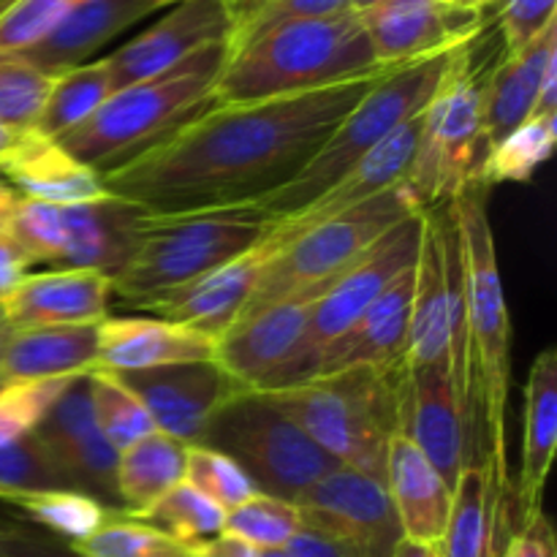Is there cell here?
Here are the masks:
<instances>
[{"instance_id":"obj_12","label":"cell","mask_w":557,"mask_h":557,"mask_svg":"<svg viewBox=\"0 0 557 557\" xmlns=\"http://www.w3.org/2000/svg\"><path fill=\"white\" fill-rule=\"evenodd\" d=\"M422 228L424 212H417V215L397 223L362 259L354 261L346 272H341L313 299L308 332H305L302 348H299L297 364H294L292 386L313 379L332 343L341 341L362 319L364 310L384 294V288L406 267H411L417 261L419 243H422Z\"/></svg>"},{"instance_id":"obj_43","label":"cell","mask_w":557,"mask_h":557,"mask_svg":"<svg viewBox=\"0 0 557 557\" xmlns=\"http://www.w3.org/2000/svg\"><path fill=\"white\" fill-rule=\"evenodd\" d=\"M47 490H74L52 460L36 433L0 449V500L11 504L16 495L47 493Z\"/></svg>"},{"instance_id":"obj_10","label":"cell","mask_w":557,"mask_h":557,"mask_svg":"<svg viewBox=\"0 0 557 557\" xmlns=\"http://www.w3.org/2000/svg\"><path fill=\"white\" fill-rule=\"evenodd\" d=\"M196 446L223 451L259 493L292 504L341 466L264 392H234L212 413Z\"/></svg>"},{"instance_id":"obj_47","label":"cell","mask_w":557,"mask_h":557,"mask_svg":"<svg viewBox=\"0 0 557 557\" xmlns=\"http://www.w3.org/2000/svg\"><path fill=\"white\" fill-rule=\"evenodd\" d=\"M557 0H500L498 33L504 41V54L525 49L533 38L542 36L555 16Z\"/></svg>"},{"instance_id":"obj_29","label":"cell","mask_w":557,"mask_h":557,"mask_svg":"<svg viewBox=\"0 0 557 557\" xmlns=\"http://www.w3.org/2000/svg\"><path fill=\"white\" fill-rule=\"evenodd\" d=\"M557 58V20L525 49L500 54L484 92V134L487 147L498 145L517 125L525 123L536 107L544 71ZM490 152V150H487Z\"/></svg>"},{"instance_id":"obj_61","label":"cell","mask_w":557,"mask_h":557,"mask_svg":"<svg viewBox=\"0 0 557 557\" xmlns=\"http://www.w3.org/2000/svg\"><path fill=\"white\" fill-rule=\"evenodd\" d=\"M11 3H14V0H0V14H3V11H5V9H9V5H11Z\"/></svg>"},{"instance_id":"obj_58","label":"cell","mask_w":557,"mask_h":557,"mask_svg":"<svg viewBox=\"0 0 557 557\" xmlns=\"http://www.w3.org/2000/svg\"><path fill=\"white\" fill-rule=\"evenodd\" d=\"M444 3H455V5H462V9H476V11L487 9L484 0H444Z\"/></svg>"},{"instance_id":"obj_40","label":"cell","mask_w":557,"mask_h":557,"mask_svg":"<svg viewBox=\"0 0 557 557\" xmlns=\"http://www.w3.org/2000/svg\"><path fill=\"white\" fill-rule=\"evenodd\" d=\"M71 547L82 557H190L188 547L123 509L114 511L92 536Z\"/></svg>"},{"instance_id":"obj_46","label":"cell","mask_w":557,"mask_h":557,"mask_svg":"<svg viewBox=\"0 0 557 557\" xmlns=\"http://www.w3.org/2000/svg\"><path fill=\"white\" fill-rule=\"evenodd\" d=\"M85 0H14L0 14V54H16L47 38Z\"/></svg>"},{"instance_id":"obj_39","label":"cell","mask_w":557,"mask_h":557,"mask_svg":"<svg viewBox=\"0 0 557 557\" xmlns=\"http://www.w3.org/2000/svg\"><path fill=\"white\" fill-rule=\"evenodd\" d=\"M87 381H90L92 417H96L103 438L114 449L125 451L145 435L156 433V424H152L147 408L141 406L139 397L117 375L107 373V370H96V373L87 375Z\"/></svg>"},{"instance_id":"obj_9","label":"cell","mask_w":557,"mask_h":557,"mask_svg":"<svg viewBox=\"0 0 557 557\" xmlns=\"http://www.w3.org/2000/svg\"><path fill=\"white\" fill-rule=\"evenodd\" d=\"M417 212L424 210L417 205L408 185L397 183L395 188L373 196L364 205L310 223L292 237L267 239L270 256L261 267L243 315L270 308L281 299H315L384 234Z\"/></svg>"},{"instance_id":"obj_17","label":"cell","mask_w":557,"mask_h":557,"mask_svg":"<svg viewBox=\"0 0 557 557\" xmlns=\"http://www.w3.org/2000/svg\"><path fill=\"white\" fill-rule=\"evenodd\" d=\"M359 20L381 65H403L455 49L484 30V11L444 0H386Z\"/></svg>"},{"instance_id":"obj_27","label":"cell","mask_w":557,"mask_h":557,"mask_svg":"<svg viewBox=\"0 0 557 557\" xmlns=\"http://www.w3.org/2000/svg\"><path fill=\"white\" fill-rule=\"evenodd\" d=\"M152 11H158L156 0H85L47 38L16 54L44 74L58 76L85 65L87 58L103 44L150 16Z\"/></svg>"},{"instance_id":"obj_14","label":"cell","mask_w":557,"mask_h":557,"mask_svg":"<svg viewBox=\"0 0 557 557\" xmlns=\"http://www.w3.org/2000/svg\"><path fill=\"white\" fill-rule=\"evenodd\" d=\"M302 522L346 539L362 557H392L403 542L384 479L337 466L297 500Z\"/></svg>"},{"instance_id":"obj_55","label":"cell","mask_w":557,"mask_h":557,"mask_svg":"<svg viewBox=\"0 0 557 557\" xmlns=\"http://www.w3.org/2000/svg\"><path fill=\"white\" fill-rule=\"evenodd\" d=\"M16 141H20V134H14V131H9L5 125H0V161L14 150Z\"/></svg>"},{"instance_id":"obj_62","label":"cell","mask_w":557,"mask_h":557,"mask_svg":"<svg viewBox=\"0 0 557 557\" xmlns=\"http://www.w3.org/2000/svg\"><path fill=\"white\" fill-rule=\"evenodd\" d=\"M490 3H500V0H484V5H490Z\"/></svg>"},{"instance_id":"obj_25","label":"cell","mask_w":557,"mask_h":557,"mask_svg":"<svg viewBox=\"0 0 557 557\" xmlns=\"http://www.w3.org/2000/svg\"><path fill=\"white\" fill-rule=\"evenodd\" d=\"M384 484L403 536L438 547L449 520L451 487L406 433H395L386 444Z\"/></svg>"},{"instance_id":"obj_50","label":"cell","mask_w":557,"mask_h":557,"mask_svg":"<svg viewBox=\"0 0 557 557\" xmlns=\"http://www.w3.org/2000/svg\"><path fill=\"white\" fill-rule=\"evenodd\" d=\"M283 549L292 557H362L346 539L308 525V522H302V528L294 533L292 542Z\"/></svg>"},{"instance_id":"obj_44","label":"cell","mask_w":557,"mask_h":557,"mask_svg":"<svg viewBox=\"0 0 557 557\" xmlns=\"http://www.w3.org/2000/svg\"><path fill=\"white\" fill-rule=\"evenodd\" d=\"M185 484L215 500L223 511L237 509L239 504L259 493L248 473L232 457L210 449V446H188L185 449Z\"/></svg>"},{"instance_id":"obj_64","label":"cell","mask_w":557,"mask_h":557,"mask_svg":"<svg viewBox=\"0 0 557 557\" xmlns=\"http://www.w3.org/2000/svg\"><path fill=\"white\" fill-rule=\"evenodd\" d=\"M226 3H228V0H226Z\"/></svg>"},{"instance_id":"obj_6","label":"cell","mask_w":557,"mask_h":557,"mask_svg":"<svg viewBox=\"0 0 557 557\" xmlns=\"http://www.w3.org/2000/svg\"><path fill=\"white\" fill-rule=\"evenodd\" d=\"M275 232V221L256 207L207 210L190 215L145 218V237L128 264L114 275L112 297L145 310L174 288L259 248Z\"/></svg>"},{"instance_id":"obj_3","label":"cell","mask_w":557,"mask_h":557,"mask_svg":"<svg viewBox=\"0 0 557 557\" xmlns=\"http://www.w3.org/2000/svg\"><path fill=\"white\" fill-rule=\"evenodd\" d=\"M226 58V41L207 44L174 69L114 90L58 145L101 177L117 172L212 107V87Z\"/></svg>"},{"instance_id":"obj_20","label":"cell","mask_w":557,"mask_h":557,"mask_svg":"<svg viewBox=\"0 0 557 557\" xmlns=\"http://www.w3.org/2000/svg\"><path fill=\"white\" fill-rule=\"evenodd\" d=\"M400 433L417 444V449L455 490L457 476L468 462V441L446 364L408 370Z\"/></svg>"},{"instance_id":"obj_59","label":"cell","mask_w":557,"mask_h":557,"mask_svg":"<svg viewBox=\"0 0 557 557\" xmlns=\"http://www.w3.org/2000/svg\"><path fill=\"white\" fill-rule=\"evenodd\" d=\"M261 557H292L286 549H261Z\"/></svg>"},{"instance_id":"obj_52","label":"cell","mask_w":557,"mask_h":557,"mask_svg":"<svg viewBox=\"0 0 557 557\" xmlns=\"http://www.w3.org/2000/svg\"><path fill=\"white\" fill-rule=\"evenodd\" d=\"M190 557H261V549L250 547L243 539L221 533V536L210 539L199 547H190Z\"/></svg>"},{"instance_id":"obj_31","label":"cell","mask_w":557,"mask_h":557,"mask_svg":"<svg viewBox=\"0 0 557 557\" xmlns=\"http://www.w3.org/2000/svg\"><path fill=\"white\" fill-rule=\"evenodd\" d=\"M446 364L449 368V315H446V275L441 234L433 215L424 210L422 243L413 275L411 330H408L406 370Z\"/></svg>"},{"instance_id":"obj_21","label":"cell","mask_w":557,"mask_h":557,"mask_svg":"<svg viewBox=\"0 0 557 557\" xmlns=\"http://www.w3.org/2000/svg\"><path fill=\"white\" fill-rule=\"evenodd\" d=\"M112 308V277L96 270H49L27 275L3 305L11 330L101 324Z\"/></svg>"},{"instance_id":"obj_63","label":"cell","mask_w":557,"mask_h":557,"mask_svg":"<svg viewBox=\"0 0 557 557\" xmlns=\"http://www.w3.org/2000/svg\"><path fill=\"white\" fill-rule=\"evenodd\" d=\"M3 384H5V381H3V379H0V386H3Z\"/></svg>"},{"instance_id":"obj_1","label":"cell","mask_w":557,"mask_h":557,"mask_svg":"<svg viewBox=\"0 0 557 557\" xmlns=\"http://www.w3.org/2000/svg\"><path fill=\"white\" fill-rule=\"evenodd\" d=\"M386 71L324 90L210 107L107 174L103 185L152 218L256 207L308 166Z\"/></svg>"},{"instance_id":"obj_34","label":"cell","mask_w":557,"mask_h":557,"mask_svg":"<svg viewBox=\"0 0 557 557\" xmlns=\"http://www.w3.org/2000/svg\"><path fill=\"white\" fill-rule=\"evenodd\" d=\"M112 92V76H109L103 58L96 63L63 71V74L54 76L41 120H38L33 134L58 141L60 136L71 134L82 123H87Z\"/></svg>"},{"instance_id":"obj_24","label":"cell","mask_w":557,"mask_h":557,"mask_svg":"<svg viewBox=\"0 0 557 557\" xmlns=\"http://www.w3.org/2000/svg\"><path fill=\"white\" fill-rule=\"evenodd\" d=\"M98 351L107 373L215 362V337L163 319H103L98 324Z\"/></svg>"},{"instance_id":"obj_49","label":"cell","mask_w":557,"mask_h":557,"mask_svg":"<svg viewBox=\"0 0 557 557\" xmlns=\"http://www.w3.org/2000/svg\"><path fill=\"white\" fill-rule=\"evenodd\" d=\"M506 557H557L555 533L542 509L520 522L506 544Z\"/></svg>"},{"instance_id":"obj_15","label":"cell","mask_w":557,"mask_h":557,"mask_svg":"<svg viewBox=\"0 0 557 557\" xmlns=\"http://www.w3.org/2000/svg\"><path fill=\"white\" fill-rule=\"evenodd\" d=\"M114 375L139 397L158 433H166L185 446L201 444L212 413L239 392L218 362L172 364Z\"/></svg>"},{"instance_id":"obj_32","label":"cell","mask_w":557,"mask_h":557,"mask_svg":"<svg viewBox=\"0 0 557 557\" xmlns=\"http://www.w3.org/2000/svg\"><path fill=\"white\" fill-rule=\"evenodd\" d=\"M185 449L166 433H150L117 457L114 490L125 515L141 517L172 487L185 482Z\"/></svg>"},{"instance_id":"obj_57","label":"cell","mask_w":557,"mask_h":557,"mask_svg":"<svg viewBox=\"0 0 557 557\" xmlns=\"http://www.w3.org/2000/svg\"><path fill=\"white\" fill-rule=\"evenodd\" d=\"M9 337H11V326L5 324L3 310H0V359H3V351H5V343H9Z\"/></svg>"},{"instance_id":"obj_11","label":"cell","mask_w":557,"mask_h":557,"mask_svg":"<svg viewBox=\"0 0 557 557\" xmlns=\"http://www.w3.org/2000/svg\"><path fill=\"white\" fill-rule=\"evenodd\" d=\"M147 212L123 196L71 207L20 199L9 234L30 264L52 270H96L117 275L145 237Z\"/></svg>"},{"instance_id":"obj_51","label":"cell","mask_w":557,"mask_h":557,"mask_svg":"<svg viewBox=\"0 0 557 557\" xmlns=\"http://www.w3.org/2000/svg\"><path fill=\"white\" fill-rule=\"evenodd\" d=\"M27 267H30V259L16 248L14 239H11L9 234H0V308L9 302L11 294H14L16 288L22 286V281L30 275Z\"/></svg>"},{"instance_id":"obj_60","label":"cell","mask_w":557,"mask_h":557,"mask_svg":"<svg viewBox=\"0 0 557 557\" xmlns=\"http://www.w3.org/2000/svg\"><path fill=\"white\" fill-rule=\"evenodd\" d=\"M156 3H158V9H172V5L185 3V0H156Z\"/></svg>"},{"instance_id":"obj_30","label":"cell","mask_w":557,"mask_h":557,"mask_svg":"<svg viewBox=\"0 0 557 557\" xmlns=\"http://www.w3.org/2000/svg\"><path fill=\"white\" fill-rule=\"evenodd\" d=\"M555 444L557 351L549 346L533 359L525 384V435H522V468L520 482H517V506H520L522 520L542 509V495L549 468H553Z\"/></svg>"},{"instance_id":"obj_22","label":"cell","mask_w":557,"mask_h":557,"mask_svg":"<svg viewBox=\"0 0 557 557\" xmlns=\"http://www.w3.org/2000/svg\"><path fill=\"white\" fill-rule=\"evenodd\" d=\"M424 109L417 117H411L408 123H403L400 128L392 131V134L386 136L381 145H375L362 161L354 163V166L348 169L326 194H321L308 210L288 218V221L275 223V232L270 234V239L292 237V234L310 226V223H319L324 221V218L354 210V207L364 205V201L373 199V196L384 194V190L403 183V180L408 177V172H411L413 158H417L419 136H422L424 125Z\"/></svg>"},{"instance_id":"obj_26","label":"cell","mask_w":557,"mask_h":557,"mask_svg":"<svg viewBox=\"0 0 557 557\" xmlns=\"http://www.w3.org/2000/svg\"><path fill=\"white\" fill-rule=\"evenodd\" d=\"M0 174L20 199L71 207L109 196L101 174L76 161L54 139L22 134L14 150L0 161Z\"/></svg>"},{"instance_id":"obj_4","label":"cell","mask_w":557,"mask_h":557,"mask_svg":"<svg viewBox=\"0 0 557 557\" xmlns=\"http://www.w3.org/2000/svg\"><path fill=\"white\" fill-rule=\"evenodd\" d=\"M406 362L315 375L267 392L343 468L384 479L386 444L403 428Z\"/></svg>"},{"instance_id":"obj_19","label":"cell","mask_w":557,"mask_h":557,"mask_svg":"<svg viewBox=\"0 0 557 557\" xmlns=\"http://www.w3.org/2000/svg\"><path fill=\"white\" fill-rule=\"evenodd\" d=\"M267 256H270V245L261 243L259 248L248 250L239 259L196 277L188 286L163 294L161 299L147 305L145 313L218 341L248 308Z\"/></svg>"},{"instance_id":"obj_36","label":"cell","mask_w":557,"mask_h":557,"mask_svg":"<svg viewBox=\"0 0 557 557\" xmlns=\"http://www.w3.org/2000/svg\"><path fill=\"white\" fill-rule=\"evenodd\" d=\"M11 506L25 511L30 522L69 544L85 542L117 509L101 504L79 490H47V493L16 495Z\"/></svg>"},{"instance_id":"obj_42","label":"cell","mask_w":557,"mask_h":557,"mask_svg":"<svg viewBox=\"0 0 557 557\" xmlns=\"http://www.w3.org/2000/svg\"><path fill=\"white\" fill-rule=\"evenodd\" d=\"M299 528H302L299 506L264 493H256L237 509L226 511L223 522V533L243 539L256 549H283Z\"/></svg>"},{"instance_id":"obj_45","label":"cell","mask_w":557,"mask_h":557,"mask_svg":"<svg viewBox=\"0 0 557 557\" xmlns=\"http://www.w3.org/2000/svg\"><path fill=\"white\" fill-rule=\"evenodd\" d=\"M71 381L74 379L25 381V384L0 386V449L30 435Z\"/></svg>"},{"instance_id":"obj_7","label":"cell","mask_w":557,"mask_h":557,"mask_svg":"<svg viewBox=\"0 0 557 557\" xmlns=\"http://www.w3.org/2000/svg\"><path fill=\"white\" fill-rule=\"evenodd\" d=\"M455 49H444V52L428 54V58L411 60V63L395 65V69L386 71L370 87L368 96L332 131V136L321 145V150L310 158L308 166L292 183H286L281 190L259 201L256 210L264 212L275 223H283L308 210L354 163L362 161L392 131H397L403 123L417 117L428 107L433 92L438 90L441 79H444L446 65H449Z\"/></svg>"},{"instance_id":"obj_18","label":"cell","mask_w":557,"mask_h":557,"mask_svg":"<svg viewBox=\"0 0 557 557\" xmlns=\"http://www.w3.org/2000/svg\"><path fill=\"white\" fill-rule=\"evenodd\" d=\"M228 27L232 20L226 0H185L172 5V11L150 30L103 58L112 76V90L152 79L207 44L226 41Z\"/></svg>"},{"instance_id":"obj_23","label":"cell","mask_w":557,"mask_h":557,"mask_svg":"<svg viewBox=\"0 0 557 557\" xmlns=\"http://www.w3.org/2000/svg\"><path fill=\"white\" fill-rule=\"evenodd\" d=\"M413 275L417 261L400 272L362 319L330 346L315 375L341 373L354 368H395L406 362L408 330L413 308ZM313 375V379H315Z\"/></svg>"},{"instance_id":"obj_13","label":"cell","mask_w":557,"mask_h":557,"mask_svg":"<svg viewBox=\"0 0 557 557\" xmlns=\"http://www.w3.org/2000/svg\"><path fill=\"white\" fill-rule=\"evenodd\" d=\"M313 299H281L234 321L215 341V362L245 392L292 386Z\"/></svg>"},{"instance_id":"obj_38","label":"cell","mask_w":557,"mask_h":557,"mask_svg":"<svg viewBox=\"0 0 557 557\" xmlns=\"http://www.w3.org/2000/svg\"><path fill=\"white\" fill-rule=\"evenodd\" d=\"M136 520H145L180 542L183 547H199V544L210 542V539L221 536L223 522H226V511L194 490L190 484L180 482L177 487L169 490L158 504H152Z\"/></svg>"},{"instance_id":"obj_5","label":"cell","mask_w":557,"mask_h":557,"mask_svg":"<svg viewBox=\"0 0 557 557\" xmlns=\"http://www.w3.org/2000/svg\"><path fill=\"white\" fill-rule=\"evenodd\" d=\"M457 226L462 239L468 283V326H471V357L476 375L479 406L484 413L487 438V468L493 490L506 495L509 490V462H506V403H509V310H506L504 283L498 270L493 223H490V185L482 180L468 183L455 196Z\"/></svg>"},{"instance_id":"obj_41","label":"cell","mask_w":557,"mask_h":557,"mask_svg":"<svg viewBox=\"0 0 557 557\" xmlns=\"http://www.w3.org/2000/svg\"><path fill=\"white\" fill-rule=\"evenodd\" d=\"M54 76L27 63L20 54H0V125L14 134H33Z\"/></svg>"},{"instance_id":"obj_33","label":"cell","mask_w":557,"mask_h":557,"mask_svg":"<svg viewBox=\"0 0 557 557\" xmlns=\"http://www.w3.org/2000/svg\"><path fill=\"white\" fill-rule=\"evenodd\" d=\"M498 495L493 490L487 462H466L451 490V509L446 531L435 555L438 557H490L498 515Z\"/></svg>"},{"instance_id":"obj_28","label":"cell","mask_w":557,"mask_h":557,"mask_svg":"<svg viewBox=\"0 0 557 557\" xmlns=\"http://www.w3.org/2000/svg\"><path fill=\"white\" fill-rule=\"evenodd\" d=\"M101 368L98 351V324L36 326L11 330L0 359V379L5 384L25 381L76 379Z\"/></svg>"},{"instance_id":"obj_48","label":"cell","mask_w":557,"mask_h":557,"mask_svg":"<svg viewBox=\"0 0 557 557\" xmlns=\"http://www.w3.org/2000/svg\"><path fill=\"white\" fill-rule=\"evenodd\" d=\"M0 557H82L63 539L27 522L0 525Z\"/></svg>"},{"instance_id":"obj_2","label":"cell","mask_w":557,"mask_h":557,"mask_svg":"<svg viewBox=\"0 0 557 557\" xmlns=\"http://www.w3.org/2000/svg\"><path fill=\"white\" fill-rule=\"evenodd\" d=\"M386 69L392 65L375 60L362 20L354 11L292 22L226 58L212 87V107L324 90Z\"/></svg>"},{"instance_id":"obj_54","label":"cell","mask_w":557,"mask_h":557,"mask_svg":"<svg viewBox=\"0 0 557 557\" xmlns=\"http://www.w3.org/2000/svg\"><path fill=\"white\" fill-rule=\"evenodd\" d=\"M392 557H438V555H435V547L417 544V542H411V539H403V542L397 544L395 555Z\"/></svg>"},{"instance_id":"obj_16","label":"cell","mask_w":557,"mask_h":557,"mask_svg":"<svg viewBox=\"0 0 557 557\" xmlns=\"http://www.w3.org/2000/svg\"><path fill=\"white\" fill-rule=\"evenodd\" d=\"M33 433L58 462L71 487L92 495L101 504L107 500L117 504L114 471H117L120 451L98 430L87 375H79L65 386L63 395L58 397V403L49 408L47 417Z\"/></svg>"},{"instance_id":"obj_53","label":"cell","mask_w":557,"mask_h":557,"mask_svg":"<svg viewBox=\"0 0 557 557\" xmlns=\"http://www.w3.org/2000/svg\"><path fill=\"white\" fill-rule=\"evenodd\" d=\"M16 205H20V194H16V190L5 183L3 174H0V234L9 228V221L11 215H14Z\"/></svg>"},{"instance_id":"obj_56","label":"cell","mask_w":557,"mask_h":557,"mask_svg":"<svg viewBox=\"0 0 557 557\" xmlns=\"http://www.w3.org/2000/svg\"><path fill=\"white\" fill-rule=\"evenodd\" d=\"M386 3V0H348V11H354V14H364V11L375 9V5Z\"/></svg>"},{"instance_id":"obj_37","label":"cell","mask_w":557,"mask_h":557,"mask_svg":"<svg viewBox=\"0 0 557 557\" xmlns=\"http://www.w3.org/2000/svg\"><path fill=\"white\" fill-rule=\"evenodd\" d=\"M226 5L232 20L226 36L228 58L283 25L324 20L348 11V0H228Z\"/></svg>"},{"instance_id":"obj_35","label":"cell","mask_w":557,"mask_h":557,"mask_svg":"<svg viewBox=\"0 0 557 557\" xmlns=\"http://www.w3.org/2000/svg\"><path fill=\"white\" fill-rule=\"evenodd\" d=\"M557 139V114H531L509 136L490 147L479 180L484 185L531 183L539 166L549 161Z\"/></svg>"},{"instance_id":"obj_8","label":"cell","mask_w":557,"mask_h":557,"mask_svg":"<svg viewBox=\"0 0 557 557\" xmlns=\"http://www.w3.org/2000/svg\"><path fill=\"white\" fill-rule=\"evenodd\" d=\"M482 33L455 49L438 90L424 109L417 158L403 180L422 210L455 199L468 183L479 180L487 158L484 92L500 58L493 60L484 52Z\"/></svg>"}]
</instances>
